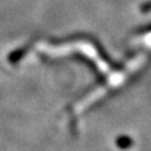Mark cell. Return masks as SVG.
Listing matches in <instances>:
<instances>
[{"instance_id": "6da1fadb", "label": "cell", "mask_w": 151, "mask_h": 151, "mask_svg": "<svg viewBox=\"0 0 151 151\" xmlns=\"http://www.w3.org/2000/svg\"><path fill=\"white\" fill-rule=\"evenodd\" d=\"M151 10V2H148L145 6H142V11L143 12H147V11Z\"/></svg>"}]
</instances>
